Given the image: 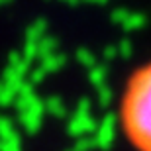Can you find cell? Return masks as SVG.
<instances>
[{
  "mask_svg": "<svg viewBox=\"0 0 151 151\" xmlns=\"http://www.w3.org/2000/svg\"><path fill=\"white\" fill-rule=\"evenodd\" d=\"M118 122L134 151H151V59L134 69L120 94Z\"/></svg>",
  "mask_w": 151,
  "mask_h": 151,
  "instance_id": "cell-1",
  "label": "cell"
}]
</instances>
